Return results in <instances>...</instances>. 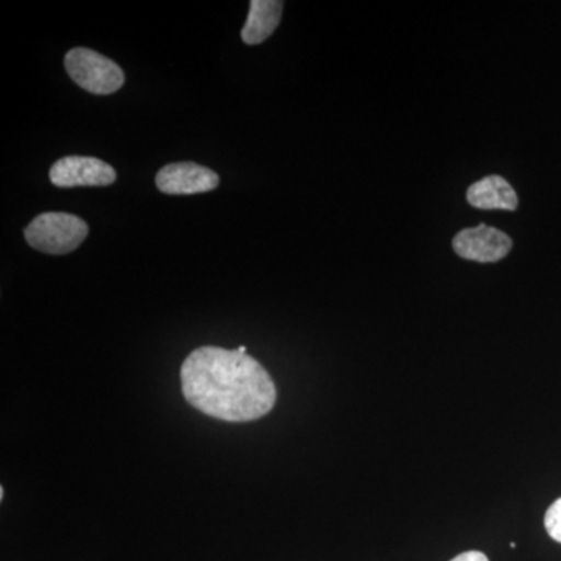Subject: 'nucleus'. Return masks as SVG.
<instances>
[{"instance_id":"1a4fd4ad","label":"nucleus","mask_w":561,"mask_h":561,"mask_svg":"<svg viewBox=\"0 0 561 561\" xmlns=\"http://www.w3.org/2000/svg\"><path fill=\"white\" fill-rule=\"evenodd\" d=\"M545 526L552 540L561 542V497L546 512Z\"/></svg>"},{"instance_id":"f03ea898","label":"nucleus","mask_w":561,"mask_h":561,"mask_svg":"<svg viewBox=\"0 0 561 561\" xmlns=\"http://www.w3.org/2000/svg\"><path fill=\"white\" fill-rule=\"evenodd\" d=\"M90 228L80 217L66 213H44L25 228L32 249L47 254H68L79 249Z\"/></svg>"},{"instance_id":"20e7f679","label":"nucleus","mask_w":561,"mask_h":561,"mask_svg":"<svg viewBox=\"0 0 561 561\" xmlns=\"http://www.w3.org/2000/svg\"><path fill=\"white\" fill-rule=\"evenodd\" d=\"M50 181L58 187L110 186L116 171L105 161L90 157H66L50 169Z\"/></svg>"},{"instance_id":"6e6552de","label":"nucleus","mask_w":561,"mask_h":561,"mask_svg":"<svg viewBox=\"0 0 561 561\" xmlns=\"http://www.w3.org/2000/svg\"><path fill=\"white\" fill-rule=\"evenodd\" d=\"M284 3L279 0H251L249 18L241 36L249 46L264 43L279 25Z\"/></svg>"},{"instance_id":"f257e3e1","label":"nucleus","mask_w":561,"mask_h":561,"mask_svg":"<svg viewBox=\"0 0 561 561\" xmlns=\"http://www.w3.org/2000/svg\"><path fill=\"white\" fill-rule=\"evenodd\" d=\"M181 387L192 408L230 423L261 419L276 401L275 383L260 362L219 346L192 351L181 367Z\"/></svg>"},{"instance_id":"0eeeda50","label":"nucleus","mask_w":561,"mask_h":561,"mask_svg":"<svg viewBox=\"0 0 561 561\" xmlns=\"http://www.w3.org/2000/svg\"><path fill=\"white\" fill-rule=\"evenodd\" d=\"M467 201L479 209L515 210L518 195L512 184L500 175H490L472 184L467 192Z\"/></svg>"},{"instance_id":"9b49d317","label":"nucleus","mask_w":561,"mask_h":561,"mask_svg":"<svg viewBox=\"0 0 561 561\" xmlns=\"http://www.w3.org/2000/svg\"><path fill=\"white\" fill-rule=\"evenodd\" d=\"M238 351H241V353H247L245 346H241V348H238Z\"/></svg>"},{"instance_id":"9d476101","label":"nucleus","mask_w":561,"mask_h":561,"mask_svg":"<svg viewBox=\"0 0 561 561\" xmlns=\"http://www.w3.org/2000/svg\"><path fill=\"white\" fill-rule=\"evenodd\" d=\"M451 561H490V560L486 559L485 553L478 552V551H470V552L460 553V556H457L456 559H453Z\"/></svg>"},{"instance_id":"39448f33","label":"nucleus","mask_w":561,"mask_h":561,"mask_svg":"<svg viewBox=\"0 0 561 561\" xmlns=\"http://www.w3.org/2000/svg\"><path fill=\"white\" fill-rule=\"evenodd\" d=\"M512 239L496 228L479 225L467 228L454 238V251L463 260L476 262H497L512 250Z\"/></svg>"},{"instance_id":"7ed1b4c3","label":"nucleus","mask_w":561,"mask_h":561,"mask_svg":"<svg viewBox=\"0 0 561 561\" xmlns=\"http://www.w3.org/2000/svg\"><path fill=\"white\" fill-rule=\"evenodd\" d=\"M65 65L70 79L91 94H113L125 81L124 72L116 62L84 47L68 51Z\"/></svg>"},{"instance_id":"423d86ee","label":"nucleus","mask_w":561,"mask_h":561,"mask_svg":"<svg viewBox=\"0 0 561 561\" xmlns=\"http://www.w3.org/2000/svg\"><path fill=\"white\" fill-rule=\"evenodd\" d=\"M219 183L216 172L195 162L165 165L157 175L158 190L169 195L203 194L216 190Z\"/></svg>"}]
</instances>
